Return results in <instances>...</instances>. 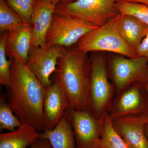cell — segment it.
<instances>
[{
    "label": "cell",
    "mask_w": 148,
    "mask_h": 148,
    "mask_svg": "<svg viewBox=\"0 0 148 148\" xmlns=\"http://www.w3.org/2000/svg\"><path fill=\"white\" fill-rule=\"evenodd\" d=\"M6 100L22 124L43 131V104L45 88L27 64L13 58Z\"/></svg>",
    "instance_id": "6da1fadb"
},
{
    "label": "cell",
    "mask_w": 148,
    "mask_h": 148,
    "mask_svg": "<svg viewBox=\"0 0 148 148\" xmlns=\"http://www.w3.org/2000/svg\"><path fill=\"white\" fill-rule=\"evenodd\" d=\"M51 79L64 88L70 107L90 111V61L87 53L76 47L66 49L58 60Z\"/></svg>",
    "instance_id": "7a4b0ae2"
},
{
    "label": "cell",
    "mask_w": 148,
    "mask_h": 148,
    "mask_svg": "<svg viewBox=\"0 0 148 148\" xmlns=\"http://www.w3.org/2000/svg\"><path fill=\"white\" fill-rule=\"evenodd\" d=\"M119 14L103 26L85 34L77 42V49L89 52L108 51L129 58H138L120 34L118 27Z\"/></svg>",
    "instance_id": "3957f363"
},
{
    "label": "cell",
    "mask_w": 148,
    "mask_h": 148,
    "mask_svg": "<svg viewBox=\"0 0 148 148\" xmlns=\"http://www.w3.org/2000/svg\"><path fill=\"white\" fill-rule=\"evenodd\" d=\"M90 61L89 110L98 119H103L110 112L116 91L110 81L108 61L104 56L92 55Z\"/></svg>",
    "instance_id": "277c9868"
},
{
    "label": "cell",
    "mask_w": 148,
    "mask_h": 148,
    "mask_svg": "<svg viewBox=\"0 0 148 148\" xmlns=\"http://www.w3.org/2000/svg\"><path fill=\"white\" fill-rule=\"evenodd\" d=\"M117 0H76L59 3L54 14L79 19L96 27H100L119 13L115 5Z\"/></svg>",
    "instance_id": "5b68a950"
},
{
    "label": "cell",
    "mask_w": 148,
    "mask_h": 148,
    "mask_svg": "<svg viewBox=\"0 0 148 148\" xmlns=\"http://www.w3.org/2000/svg\"><path fill=\"white\" fill-rule=\"evenodd\" d=\"M108 70L116 94L134 84L148 85V58L145 57L114 56L109 61Z\"/></svg>",
    "instance_id": "8992f818"
},
{
    "label": "cell",
    "mask_w": 148,
    "mask_h": 148,
    "mask_svg": "<svg viewBox=\"0 0 148 148\" xmlns=\"http://www.w3.org/2000/svg\"><path fill=\"white\" fill-rule=\"evenodd\" d=\"M64 116L73 128L76 148H96L103 131L104 118L98 119L90 111L70 106Z\"/></svg>",
    "instance_id": "52a82bcc"
},
{
    "label": "cell",
    "mask_w": 148,
    "mask_h": 148,
    "mask_svg": "<svg viewBox=\"0 0 148 148\" xmlns=\"http://www.w3.org/2000/svg\"><path fill=\"white\" fill-rule=\"evenodd\" d=\"M98 27L77 18L54 14L46 36V47H70Z\"/></svg>",
    "instance_id": "ba28073f"
},
{
    "label": "cell",
    "mask_w": 148,
    "mask_h": 148,
    "mask_svg": "<svg viewBox=\"0 0 148 148\" xmlns=\"http://www.w3.org/2000/svg\"><path fill=\"white\" fill-rule=\"evenodd\" d=\"M112 119L125 116L148 114L147 86L135 83L116 93L109 113Z\"/></svg>",
    "instance_id": "9c48e42d"
},
{
    "label": "cell",
    "mask_w": 148,
    "mask_h": 148,
    "mask_svg": "<svg viewBox=\"0 0 148 148\" xmlns=\"http://www.w3.org/2000/svg\"><path fill=\"white\" fill-rule=\"evenodd\" d=\"M65 50L66 48L61 46L31 47L27 65L45 88L53 83L51 76Z\"/></svg>",
    "instance_id": "30bf717a"
},
{
    "label": "cell",
    "mask_w": 148,
    "mask_h": 148,
    "mask_svg": "<svg viewBox=\"0 0 148 148\" xmlns=\"http://www.w3.org/2000/svg\"><path fill=\"white\" fill-rule=\"evenodd\" d=\"M114 129L129 148H148L145 126L148 114L125 116L112 119Z\"/></svg>",
    "instance_id": "8fae6325"
},
{
    "label": "cell",
    "mask_w": 148,
    "mask_h": 148,
    "mask_svg": "<svg viewBox=\"0 0 148 148\" xmlns=\"http://www.w3.org/2000/svg\"><path fill=\"white\" fill-rule=\"evenodd\" d=\"M69 107V98L66 91L58 83L53 82L45 88L43 104V131L54 128Z\"/></svg>",
    "instance_id": "7c38bea8"
},
{
    "label": "cell",
    "mask_w": 148,
    "mask_h": 148,
    "mask_svg": "<svg viewBox=\"0 0 148 148\" xmlns=\"http://www.w3.org/2000/svg\"><path fill=\"white\" fill-rule=\"evenodd\" d=\"M33 27L25 24L14 31L8 32L6 40L5 51L10 58L27 64L32 46Z\"/></svg>",
    "instance_id": "4fadbf2b"
},
{
    "label": "cell",
    "mask_w": 148,
    "mask_h": 148,
    "mask_svg": "<svg viewBox=\"0 0 148 148\" xmlns=\"http://www.w3.org/2000/svg\"><path fill=\"white\" fill-rule=\"evenodd\" d=\"M55 8L41 0H37L31 17L33 46L46 48V36L51 25Z\"/></svg>",
    "instance_id": "5bb4252c"
},
{
    "label": "cell",
    "mask_w": 148,
    "mask_h": 148,
    "mask_svg": "<svg viewBox=\"0 0 148 148\" xmlns=\"http://www.w3.org/2000/svg\"><path fill=\"white\" fill-rule=\"evenodd\" d=\"M120 34L135 51L148 32V26L134 16L120 14L118 23Z\"/></svg>",
    "instance_id": "9a60e30c"
},
{
    "label": "cell",
    "mask_w": 148,
    "mask_h": 148,
    "mask_svg": "<svg viewBox=\"0 0 148 148\" xmlns=\"http://www.w3.org/2000/svg\"><path fill=\"white\" fill-rule=\"evenodd\" d=\"M39 132L33 125L22 124L13 131L0 134V148H27L39 139Z\"/></svg>",
    "instance_id": "2e32d148"
},
{
    "label": "cell",
    "mask_w": 148,
    "mask_h": 148,
    "mask_svg": "<svg viewBox=\"0 0 148 148\" xmlns=\"http://www.w3.org/2000/svg\"><path fill=\"white\" fill-rule=\"evenodd\" d=\"M40 138L48 140L52 148H76L73 128L64 116L53 129L40 133Z\"/></svg>",
    "instance_id": "e0dca14e"
},
{
    "label": "cell",
    "mask_w": 148,
    "mask_h": 148,
    "mask_svg": "<svg viewBox=\"0 0 148 148\" xmlns=\"http://www.w3.org/2000/svg\"><path fill=\"white\" fill-rule=\"evenodd\" d=\"M96 148H129L114 129L109 113L104 117L103 131Z\"/></svg>",
    "instance_id": "ac0fdd59"
},
{
    "label": "cell",
    "mask_w": 148,
    "mask_h": 148,
    "mask_svg": "<svg viewBox=\"0 0 148 148\" xmlns=\"http://www.w3.org/2000/svg\"><path fill=\"white\" fill-rule=\"evenodd\" d=\"M25 24L26 23L9 6L5 0H0V31L1 32L14 31Z\"/></svg>",
    "instance_id": "d6986e66"
},
{
    "label": "cell",
    "mask_w": 148,
    "mask_h": 148,
    "mask_svg": "<svg viewBox=\"0 0 148 148\" xmlns=\"http://www.w3.org/2000/svg\"><path fill=\"white\" fill-rule=\"evenodd\" d=\"M115 6L120 14L134 16L148 26V5L140 3L117 0Z\"/></svg>",
    "instance_id": "ffe728a7"
},
{
    "label": "cell",
    "mask_w": 148,
    "mask_h": 148,
    "mask_svg": "<svg viewBox=\"0 0 148 148\" xmlns=\"http://www.w3.org/2000/svg\"><path fill=\"white\" fill-rule=\"evenodd\" d=\"M3 95L0 97V130L13 131L22 125L20 120L14 114Z\"/></svg>",
    "instance_id": "44dd1931"
},
{
    "label": "cell",
    "mask_w": 148,
    "mask_h": 148,
    "mask_svg": "<svg viewBox=\"0 0 148 148\" xmlns=\"http://www.w3.org/2000/svg\"><path fill=\"white\" fill-rule=\"evenodd\" d=\"M8 32L1 34L0 38V84L6 87L8 86L10 76L11 60L7 58L5 42Z\"/></svg>",
    "instance_id": "7402d4cb"
},
{
    "label": "cell",
    "mask_w": 148,
    "mask_h": 148,
    "mask_svg": "<svg viewBox=\"0 0 148 148\" xmlns=\"http://www.w3.org/2000/svg\"><path fill=\"white\" fill-rule=\"evenodd\" d=\"M9 6L26 24H31V17L37 0H5Z\"/></svg>",
    "instance_id": "603a6c76"
},
{
    "label": "cell",
    "mask_w": 148,
    "mask_h": 148,
    "mask_svg": "<svg viewBox=\"0 0 148 148\" xmlns=\"http://www.w3.org/2000/svg\"><path fill=\"white\" fill-rule=\"evenodd\" d=\"M135 52L138 57H144L148 58V32L136 49Z\"/></svg>",
    "instance_id": "cb8c5ba5"
},
{
    "label": "cell",
    "mask_w": 148,
    "mask_h": 148,
    "mask_svg": "<svg viewBox=\"0 0 148 148\" xmlns=\"http://www.w3.org/2000/svg\"><path fill=\"white\" fill-rule=\"evenodd\" d=\"M30 148H52L49 141L40 138L31 146Z\"/></svg>",
    "instance_id": "d4e9b609"
},
{
    "label": "cell",
    "mask_w": 148,
    "mask_h": 148,
    "mask_svg": "<svg viewBox=\"0 0 148 148\" xmlns=\"http://www.w3.org/2000/svg\"><path fill=\"white\" fill-rule=\"evenodd\" d=\"M43 2L56 6L61 1V0H41Z\"/></svg>",
    "instance_id": "484cf974"
},
{
    "label": "cell",
    "mask_w": 148,
    "mask_h": 148,
    "mask_svg": "<svg viewBox=\"0 0 148 148\" xmlns=\"http://www.w3.org/2000/svg\"><path fill=\"white\" fill-rule=\"evenodd\" d=\"M125 1L131 2H135L144 4L148 5V0H121Z\"/></svg>",
    "instance_id": "4316f807"
},
{
    "label": "cell",
    "mask_w": 148,
    "mask_h": 148,
    "mask_svg": "<svg viewBox=\"0 0 148 148\" xmlns=\"http://www.w3.org/2000/svg\"><path fill=\"white\" fill-rule=\"evenodd\" d=\"M145 132L146 136L148 139V123H147L145 126Z\"/></svg>",
    "instance_id": "83f0119b"
},
{
    "label": "cell",
    "mask_w": 148,
    "mask_h": 148,
    "mask_svg": "<svg viewBox=\"0 0 148 148\" xmlns=\"http://www.w3.org/2000/svg\"><path fill=\"white\" fill-rule=\"evenodd\" d=\"M75 1H76V0H61V1H60V3H68L72 2Z\"/></svg>",
    "instance_id": "f1b7e54d"
},
{
    "label": "cell",
    "mask_w": 148,
    "mask_h": 148,
    "mask_svg": "<svg viewBox=\"0 0 148 148\" xmlns=\"http://www.w3.org/2000/svg\"><path fill=\"white\" fill-rule=\"evenodd\" d=\"M147 90H148V85H147Z\"/></svg>",
    "instance_id": "f546056e"
}]
</instances>
